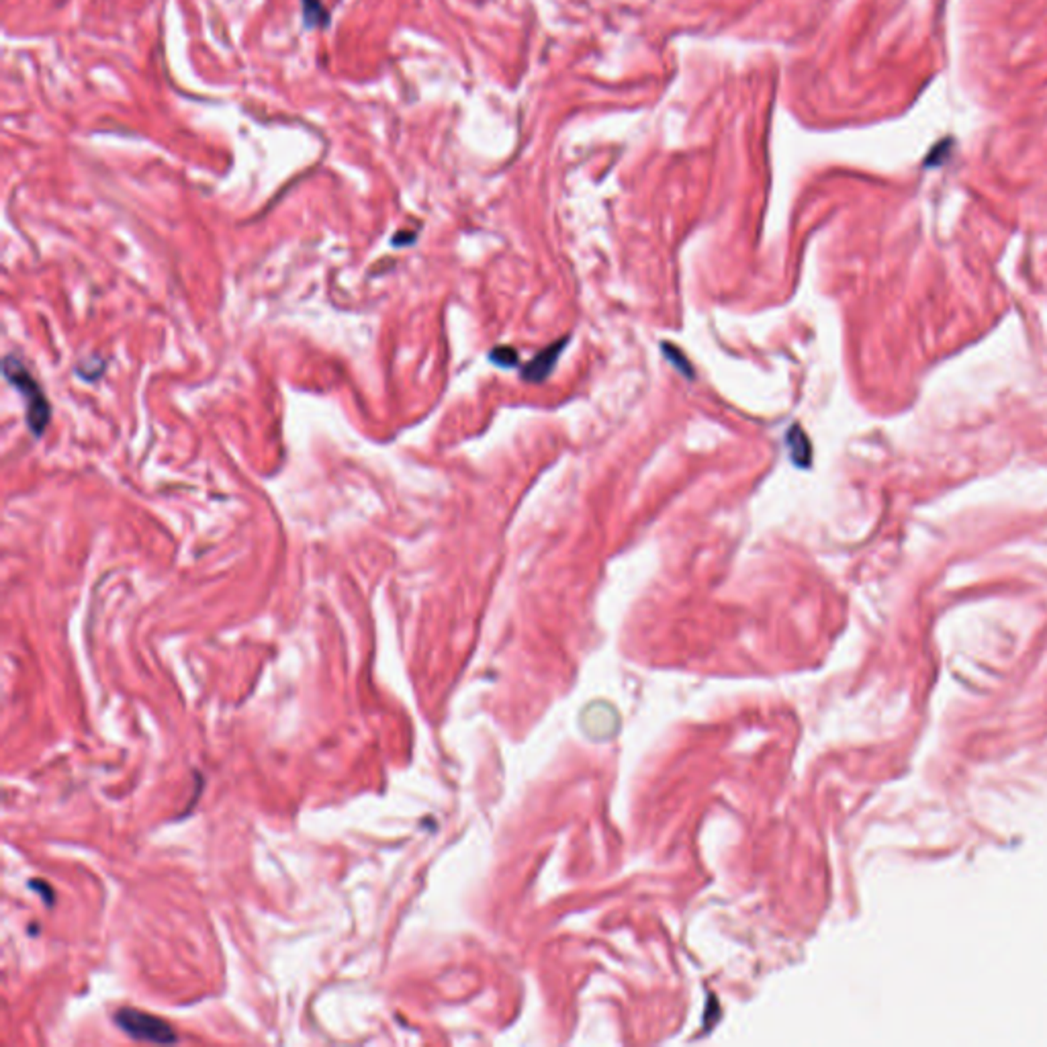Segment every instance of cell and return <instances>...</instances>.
<instances>
[{
	"label": "cell",
	"instance_id": "obj_1",
	"mask_svg": "<svg viewBox=\"0 0 1047 1047\" xmlns=\"http://www.w3.org/2000/svg\"><path fill=\"white\" fill-rule=\"evenodd\" d=\"M4 377L11 380L15 389L23 393L27 404V424H29V430L36 434V436H42L52 413L44 391L39 389V385L33 380L29 372L25 371V366L12 356L4 358Z\"/></svg>",
	"mask_w": 1047,
	"mask_h": 1047
},
{
	"label": "cell",
	"instance_id": "obj_2",
	"mask_svg": "<svg viewBox=\"0 0 1047 1047\" xmlns=\"http://www.w3.org/2000/svg\"><path fill=\"white\" fill-rule=\"evenodd\" d=\"M115 1023L119 1025L121 1031H125L129 1037L138 1039V1042H148V1043H176L179 1042V1035H176L172 1027H170L164 1019L152 1015V1012H144V1011H138V1009H121L117 1015H115Z\"/></svg>",
	"mask_w": 1047,
	"mask_h": 1047
},
{
	"label": "cell",
	"instance_id": "obj_3",
	"mask_svg": "<svg viewBox=\"0 0 1047 1047\" xmlns=\"http://www.w3.org/2000/svg\"><path fill=\"white\" fill-rule=\"evenodd\" d=\"M569 340L563 338V340H556L555 344H550L548 348H545L542 352H539L530 363L524 366L522 371V377L530 380V383H542L550 372H553L555 364L559 363L561 358V352L565 350Z\"/></svg>",
	"mask_w": 1047,
	"mask_h": 1047
},
{
	"label": "cell",
	"instance_id": "obj_4",
	"mask_svg": "<svg viewBox=\"0 0 1047 1047\" xmlns=\"http://www.w3.org/2000/svg\"><path fill=\"white\" fill-rule=\"evenodd\" d=\"M786 444H787V451H790V459H792L794 465H796L798 468L811 467L812 444H811V440H808L806 432L802 430V426L794 424L790 430H787Z\"/></svg>",
	"mask_w": 1047,
	"mask_h": 1047
},
{
	"label": "cell",
	"instance_id": "obj_5",
	"mask_svg": "<svg viewBox=\"0 0 1047 1047\" xmlns=\"http://www.w3.org/2000/svg\"><path fill=\"white\" fill-rule=\"evenodd\" d=\"M661 350H663V355L667 356L669 363H671L673 366H675V369H677L679 372H682V375H685V377H688V379H693V372H691V364H690V360L685 358V355H683L682 350L675 348V346L669 344V342H663V344H661Z\"/></svg>",
	"mask_w": 1047,
	"mask_h": 1047
},
{
	"label": "cell",
	"instance_id": "obj_6",
	"mask_svg": "<svg viewBox=\"0 0 1047 1047\" xmlns=\"http://www.w3.org/2000/svg\"><path fill=\"white\" fill-rule=\"evenodd\" d=\"M489 358H492L493 364L501 366V369H514V366L518 364V352L509 348V346H498V348H493Z\"/></svg>",
	"mask_w": 1047,
	"mask_h": 1047
},
{
	"label": "cell",
	"instance_id": "obj_7",
	"mask_svg": "<svg viewBox=\"0 0 1047 1047\" xmlns=\"http://www.w3.org/2000/svg\"><path fill=\"white\" fill-rule=\"evenodd\" d=\"M305 17L311 25H317V19L322 23H328V12L322 9L319 0H305Z\"/></svg>",
	"mask_w": 1047,
	"mask_h": 1047
}]
</instances>
